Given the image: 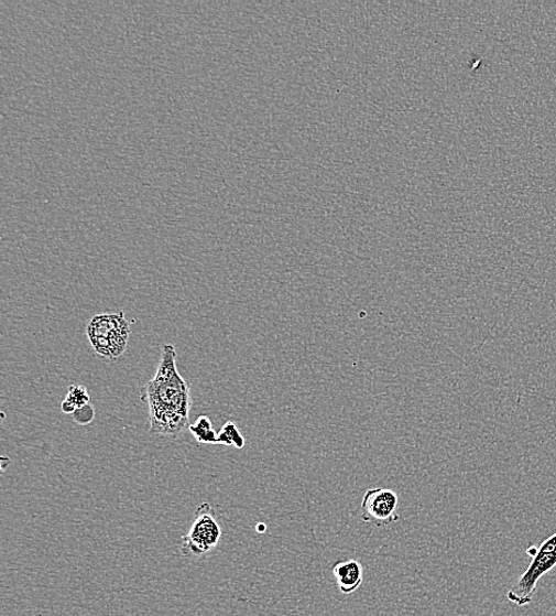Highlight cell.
<instances>
[{
	"instance_id": "1",
	"label": "cell",
	"mask_w": 556,
	"mask_h": 616,
	"mask_svg": "<svg viewBox=\"0 0 556 616\" xmlns=\"http://www.w3.org/2000/svg\"><path fill=\"white\" fill-rule=\"evenodd\" d=\"M176 360L175 346L165 344L156 376L141 391L153 434L177 437L190 425V388L178 372Z\"/></svg>"
},
{
	"instance_id": "2",
	"label": "cell",
	"mask_w": 556,
	"mask_h": 616,
	"mask_svg": "<svg viewBox=\"0 0 556 616\" xmlns=\"http://www.w3.org/2000/svg\"><path fill=\"white\" fill-rule=\"evenodd\" d=\"M131 324L126 313H101L92 317L86 328L89 343L99 356L117 360L127 353Z\"/></svg>"
},
{
	"instance_id": "3",
	"label": "cell",
	"mask_w": 556,
	"mask_h": 616,
	"mask_svg": "<svg viewBox=\"0 0 556 616\" xmlns=\"http://www.w3.org/2000/svg\"><path fill=\"white\" fill-rule=\"evenodd\" d=\"M527 555L533 559L527 571L522 574L506 594L509 602L519 607L532 604L539 579L556 566V532L538 547H531L527 550Z\"/></svg>"
},
{
	"instance_id": "4",
	"label": "cell",
	"mask_w": 556,
	"mask_h": 616,
	"mask_svg": "<svg viewBox=\"0 0 556 616\" xmlns=\"http://www.w3.org/2000/svg\"><path fill=\"white\" fill-rule=\"evenodd\" d=\"M222 529L209 502L200 504L195 511L193 526L183 537L182 554L185 558H203L220 543Z\"/></svg>"
},
{
	"instance_id": "5",
	"label": "cell",
	"mask_w": 556,
	"mask_h": 616,
	"mask_svg": "<svg viewBox=\"0 0 556 616\" xmlns=\"http://www.w3.org/2000/svg\"><path fill=\"white\" fill-rule=\"evenodd\" d=\"M397 507L399 497L393 489L370 488L362 500L361 517L366 523L389 527L400 519Z\"/></svg>"
},
{
	"instance_id": "6",
	"label": "cell",
	"mask_w": 556,
	"mask_h": 616,
	"mask_svg": "<svg viewBox=\"0 0 556 616\" xmlns=\"http://www.w3.org/2000/svg\"><path fill=\"white\" fill-rule=\"evenodd\" d=\"M337 586L341 593L349 595L357 592L363 582V566L359 561H341L332 566Z\"/></svg>"
},
{
	"instance_id": "7",
	"label": "cell",
	"mask_w": 556,
	"mask_h": 616,
	"mask_svg": "<svg viewBox=\"0 0 556 616\" xmlns=\"http://www.w3.org/2000/svg\"><path fill=\"white\" fill-rule=\"evenodd\" d=\"M189 431L198 442L204 445H219V433L212 429L208 417H199L195 423L189 425Z\"/></svg>"
},
{
	"instance_id": "8",
	"label": "cell",
	"mask_w": 556,
	"mask_h": 616,
	"mask_svg": "<svg viewBox=\"0 0 556 616\" xmlns=\"http://www.w3.org/2000/svg\"><path fill=\"white\" fill-rule=\"evenodd\" d=\"M244 444V437L238 429V425L233 422L225 423L219 433V445L233 446L238 450H242Z\"/></svg>"
},
{
	"instance_id": "9",
	"label": "cell",
	"mask_w": 556,
	"mask_h": 616,
	"mask_svg": "<svg viewBox=\"0 0 556 616\" xmlns=\"http://www.w3.org/2000/svg\"><path fill=\"white\" fill-rule=\"evenodd\" d=\"M76 409L90 404V397L87 388L83 386H70L66 399Z\"/></svg>"
},
{
	"instance_id": "10",
	"label": "cell",
	"mask_w": 556,
	"mask_h": 616,
	"mask_svg": "<svg viewBox=\"0 0 556 616\" xmlns=\"http://www.w3.org/2000/svg\"><path fill=\"white\" fill-rule=\"evenodd\" d=\"M74 421L80 425H88L96 419V410L91 404H87L83 408L76 409L73 414Z\"/></svg>"
},
{
	"instance_id": "11",
	"label": "cell",
	"mask_w": 556,
	"mask_h": 616,
	"mask_svg": "<svg viewBox=\"0 0 556 616\" xmlns=\"http://www.w3.org/2000/svg\"><path fill=\"white\" fill-rule=\"evenodd\" d=\"M61 410H62V412H64L65 414H68V415H73L76 412V408L70 402H68L67 400L62 402Z\"/></svg>"
}]
</instances>
